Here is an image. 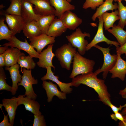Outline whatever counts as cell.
<instances>
[{"label":"cell","mask_w":126,"mask_h":126,"mask_svg":"<svg viewBox=\"0 0 126 126\" xmlns=\"http://www.w3.org/2000/svg\"><path fill=\"white\" fill-rule=\"evenodd\" d=\"M92 72L78 75L72 79V86L78 87L80 84L93 88L98 94L99 100L105 105L111 101L110 95L104 80L98 78Z\"/></svg>","instance_id":"6da1fadb"},{"label":"cell","mask_w":126,"mask_h":126,"mask_svg":"<svg viewBox=\"0 0 126 126\" xmlns=\"http://www.w3.org/2000/svg\"><path fill=\"white\" fill-rule=\"evenodd\" d=\"M82 55L77 52L74 55L72 63L73 69L69 76L70 78L80 74L93 72L95 62Z\"/></svg>","instance_id":"7a4b0ae2"},{"label":"cell","mask_w":126,"mask_h":126,"mask_svg":"<svg viewBox=\"0 0 126 126\" xmlns=\"http://www.w3.org/2000/svg\"><path fill=\"white\" fill-rule=\"evenodd\" d=\"M76 49L69 42L64 44L56 49L55 56L59 61L62 68L68 70H70L71 64L77 52Z\"/></svg>","instance_id":"3957f363"},{"label":"cell","mask_w":126,"mask_h":126,"mask_svg":"<svg viewBox=\"0 0 126 126\" xmlns=\"http://www.w3.org/2000/svg\"><path fill=\"white\" fill-rule=\"evenodd\" d=\"M94 47L98 49L103 53L104 57V62L102 67L99 68L94 73L97 75L103 72L102 77L105 79L109 71L115 64L117 59V55H111L110 52V47L106 48L101 47L96 44Z\"/></svg>","instance_id":"277c9868"},{"label":"cell","mask_w":126,"mask_h":126,"mask_svg":"<svg viewBox=\"0 0 126 126\" xmlns=\"http://www.w3.org/2000/svg\"><path fill=\"white\" fill-rule=\"evenodd\" d=\"M86 37H90V34L86 32H82L80 29L78 28L74 32L66 37L69 42L74 47L77 49L78 53L83 55L85 53L86 48L88 44L87 40L85 39Z\"/></svg>","instance_id":"5b68a950"},{"label":"cell","mask_w":126,"mask_h":126,"mask_svg":"<svg viewBox=\"0 0 126 126\" xmlns=\"http://www.w3.org/2000/svg\"><path fill=\"white\" fill-rule=\"evenodd\" d=\"M23 75L21 77V81L18 83V86H23L25 89L24 97L35 100L37 95L35 93L33 87V85L37 84L38 80L35 79L32 75L31 70H27L24 68L22 69Z\"/></svg>","instance_id":"8992f818"},{"label":"cell","mask_w":126,"mask_h":126,"mask_svg":"<svg viewBox=\"0 0 126 126\" xmlns=\"http://www.w3.org/2000/svg\"><path fill=\"white\" fill-rule=\"evenodd\" d=\"M10 47L16 48L22 50L27 53L33 58H38L40 54L34 49V48L29 44L27 40L25 39L24 42L20 41L14 35L8 42L2 45Z\"/></svg>","instance_id":"52a82bcc"},{"label":"cell","mask_w":126,"mask_h":126,"mask_svg":"<svg viewBox=\"0 0 126 126\" xmlns=\"http://www.w3.org/2000/svg\"><path fill=\"white\" fill-rule=\"evenodd\" d=\"M98 18L99 22L97 32L93 39L87 46L86 51L90 50L98 43L102 42H105L108 45H113L116 47H119L120 45L118 42L110 40L105 36L103 32V21L102 15Z\"/></svg>","instance_id":"ba28073f"},{"label":"cell","mask_w":126,"mask_h":126,"mask_svg":"<svg viewBox=\"0 0 126 126\" xmlns=\"http://www.w3.org/2000/svg\"><path fill=\"white\" fill-rule=\"evenodd\" d=\"M5 16L9 28L15 34L23 30L27 23L21 15L5 14Z\"/></svg>","instance_id":"9c48e42d"},{"label":"cell","mask_w":126,"mask_h":126,"mask_svg":"<svg viewBox=\"0 0 126 126\" xmlns=\"http://www.w3.org/2000/svg\"><path fill=\"white\" fill-rule=\"evenodd\" d=\"M35 5V13L41 16L54 15L56 11L49 0H28Z\"/></svg>","instance_id":"30bf717a"},{"label":"cell","mask_w":126,"mask_h":126,"mask_svg":"<svg viewBox=\"0 0 126 126\" xmlns=\"http://www.w3.org/2000/svg\"><path fill=\"white\" fill-rule=\"evenodd\" d=\"M55 38L50 36L47 34H42L29 39L30 44L35 49L39 54L44 48L49 44H53L55 41Z\"/></svg>","instance_id":"8fae6325"},{"label":"cell","mask_w":126,"mask_h":126,"mask_svg":"<svg viewBox=\"0 0 126 126\" xmlns=\"http://www.w3.org/2000/svg\"><path fill=\"white\" fill-rule=\"evenodd\" d=\"M47 72L46 74L42 77L41 79L42 81L46 80H49L55 82L59 86L61 91L66 94L71 93L73 89L70 87L72 86V82L65 83L60 81L59 79V77L54 75V73L52 70L51 67L49 66L47 67L46 68Z\"/></svg>","instance_id":"7c38bea8"},{"label":"cell","mask_w":126,"mask_h":126,"mask_svg":"<svg viewBox=\"0 0 126 126\" xmlns=\"http://www.w3.org/2000/svg\"><path fill=\"white\" fill-rule=\"evenodd\" d=\"M67 29L74 30L82 23V20L71 10L65 12L60 18Z\"/></svg>","instance_id":"4fadbf2b"},{"label":"cell","mask_w":126,"mask_h":126,"mask_svg":"<svg viewBox=\"0 0 126 126\" xmlns=\"http://www.w3.org/2000/svg\"><path fill=\"white\" fill-rule=\"evenodd\" d=\"M53 45V44H49L46 49L40 53L38 58L39 60L37 63L39 67L46 68L47 67L49 66L53 67L54 69H55L52 63V59L55 56V54L52 52Z\"/></svg>","instance_id":"5bb4252c"},{"label":"cell","mask_w":126,"mask_h":126,"mask_svg":"<svg viewBox=\"0 0 126 126\" xmlns=\"http://www.w3.org/2000/svg\"><path fill=\"white\" fill-rule=\"evenodd\" d=\"M42 85L43 88L46 91L47 97V101L48 102H51L55 96H57L60 99H66V94L60 91L58 89L56 84H53L49 81L48 82L45 80L43 81Z\"/></svg>","instance_id":"9a60e30c"},{"label":"cell","mask_w":126,"mask_h":126,"mask_svg":"<svg viewBox=\"0 0 126 126\" xmlns=\"http://www.w3.org/2000/svg\"><path fill=\"white\" fill-rule=\"evenodd\" d=\"M33 5L28 0H22L21 16L27 23L34 20L37 21L41 16L35 13Z\"/></svg>","instance_id":"2e32d148"},{"label":"cell","mask_w":126,"mask_h":126,"mask_svg":"<svg viewBox=\"0 0 126 126\" xmlns=\"http://www.w3.org/2000/svg\"><path fill=\"white\" fill-rule=\"evenodd\" d=\"M117 59L114 66L109 71L112 78H118L122 81L125 80L126 74V61L121 57V55L117 53Z\"/></svg>","instance_id":"e0dca14e"},{"label":"cell","mask_w":126,"mask_h":126,"mask_svg":"<svg viewBox=\"0 0 126 126\" xmlns=\"http://www.w3.org/2000/svg\"><path fill=\"white\" fill-rule=\"evenodd\" d=\"M18 105L23 104L26 110L28 111L34 115L42 114L39 111L40 105L35 100L24 96V95H19L17 97Z\"/></svg>","instance_id":"ac0fdd59"},{"label":"cell","mask_w":126,"mask_h":126,"mask_svg":"<svg viewBox=\"0 0 126 126\" xmlns=\"http://www.w3.org/2000/svg\"><path fill=\"white\" fill-rule=\"evenodd\" d=\"M51 5L54 8L55 16L60 18L66 12L75 9V6L70 4L66 0H49Z\"/></svg>","instance_id":"d6986e66"},{"label":"cell","mask_w":126,"mask_h":126,"mask_svg":"<svg viewBox=\"0 0 126 126\" xmlns=\"http://www.w3.org/2000/svg\"><path fill=\"white\" fill-rule=\"evenodd\" d=\"M2 106L7 112L9 119V122L13 126L16 110L18 106L17 98L14 97L9 99L4 98L2 100Z\"/></svg>","instance_id":"ffe728a7"},{"label":"cell","mask_w":126,"mask_h":126,"mask_svg":"<svg viewBox=\"0 0 126 126\" xmlns=\"http://www.w3.org/2000/svg\"><path fill=\"white\" fill-rule=\"evenodd\" d=\"M20 67L18 63L10 67H5V70L9 72L12 81V94L14 95L18 89V84L21 80L22 76L20 73L19 69Z\"/></svg>","instance_id":"44dd1931"},{"label":"cell","mask_w":126,"mask_h":126,"mask_svg":"<svg viewBox=\"0 0 126 126\" xmlns=\"http://www.w3.org/2000/svg\"><path fill=\"white\" fill-rule=\"evenodd\" d=\"M24 54L17 48H8L4 53L6 66L10 67L17 63L20 56Z\"/></svg>","instance_id":"7402d4cb"},{"label":"cell","mask_w":126,"mask_h":126,"mask_svg":"<svg viewBox=\"0 0 126 126\" xmlns=\"http://www.w3.org/2000/svg\"><path fill=\"white\" fill-rule=\"evenodd\" d=\"M67 29L60 18H55L50 25L47 34L50 36L57 37L61 36Z\"/></svg>","instance_id":"603a6c76"},{"label":"cell","mask_w":126,"mask_h":126,"mask_svg":"<svg viewBox=\"0 0 126 126\" xmlns=\"http://www.w3.org/2000/svg\"><path fill=\"white\" fill-rule=\"evenodd\" d=\"M113 0H105L104 3L97 8L95 13L91 17L92 20L95 21L97 18L101 16L104 13L109 10H116L118 9V4L116 3L113 4Z\"/></svg>","instance_id":"cb8c5ba5"},{"label":"cell","mask_w":126,"mask_h":126,"mask_svg":"<svg viewBox=\"0 0 126 126\" xmlns=\"http://www.w3.org/2000/svg\"><path fill=\"white\" fill-rule=\"evenodd\" d=\"M24 35L29 39L38 36L42 33L35 20L27 23L23 30Z\"/></svg>","instance_id":"d4e9b609"},{"label":"cell","mask_w":126,"mask_h":126,"mask_svg":"<svg viewBox=\"0 0 126 126\" xmlns=\"http://www.w3.org/2000/svg\"><path fill=\"white\" fill-rule=\"evenodd\" d=\"M102 17L105 30L112 27L115 22L119 19L118 10L110 13L106 12L102 15Z\"/></svg>","instance_id":"484cf974"},{"label":"cell","mask_w":126,"mask_h":126,"mask_svg":"<svg viewBox=\"0 0 126 126\" xmlns=\"http://www.w3.org/2000/svg\"><path fill=\"white\" fill-rule=\"evenodd\" d=\"M54 15L41 16L37 21L39 27L42 34H47L48 29L55 18Z\"/></svg>","instance_id":"4316f807"},{"label":"cell","mask_w":126,"mask_h":126,"mask_svg":"<svg viewBox=\"0 0 126 126\" xmlns=\"http://www.w3.org/2000/svg\"><path fill=\"white\" fill-rule=\"evenodd\" d=\"M107 30L116 38L120 46H122L126 42V31L118 24H114L112 29Z\"/></svg>","instance_id":"83f0119b"},{"label":"cell","mask_w":126,"mask_h":126,"mask_svg":"<svg viewBox=\"0 0 126 126\" xmlns=\"http://www.w3.org/2000/svg\"><path fill=\"white\" fill-rule=\"evenodd\" d=\"M18 63L21 67V71L22 72V68L27 70H31L34 68L36 64L33 59V57L29 55L26 56L24 54L21 55L18 60Z\"/></svg>","instance_id":"f1b7e54d"},{"label":"cell","mask_w":126,"mask_h":126,"mask_svg":"<svg viewBox=\"0 0 126 126\" xmlns=\"http://www.w3.org/2000/svg\"><path fill=\"white\" fill-rule=\"evenodd\" d=\"M4 18L0 20V40L5 39L9 41L16 34L5 23Z\"/></svg>","instance_id":"f546056e"},{"label":"cell","mask_w":126,"mask_h":126,"mask_svg":"<svg viewBox=\"0 0 126 126\" xmlns=\"http://www.w3.org/2000/svg\"><path fill=\"white\" fill-rule=\"evenodd\" d=\"M8 7L4 11L5 14L21 15L22 0H10Z\"/></svg>","instance_id":"4dcf8cb0"},{"label":"cell","mask_w":126,"mask_h":126,"mask_svg":"<svg viewBox=\"0 0 126 126\" xmlns=\"http://www.w3.org/2000/svg\"><path fill=\"white\" fill-rule=\"evenodd\" d=\"M119 21L118 25L123 28L126 25V6L121 1L118 2Z\"/></svg>","instance_id":"1f68e13d"},{"label":"cell","mask_w":126,"mask_h":126,"mask_svg":"<svg viewBox=\"0 0 126 126\" xmlns=\"http://www.w3.org/2000/svg\"><path fill=\"white\" fill-rule=\"evenodd\" d=\"M6 79L4 70L3 67H0V90H6L11 92L12 86L7 83Z\"/></svg>","instance_id":"d6a6232c"},{"label":"cell","mask_w":126,"mask_h":126,"mask_svg":"<svg viewBox=\"0 0 126 126\" xmlns=\"http://www.w3.org/2000/svg\"><path fill=\"white\" fill-rule=\"evenodd\" d=\"M104 0H85L82 7L84 9L90 8L93 10H95L97 7H99L104 3Z\"/></svg>","instance_id":"836d02e7"},{"label":"cell","mask_w":126,"mask_h":126,"mask_svg":"<svg viewBox=\"0 0 126 126\" xmlns=\"http://www.w3.org/2000/svg\"><path fill=\"white\" fill-rule=\"evenodd\" d=\"M34 119L33 124V126H46V122L44 116L42 114L34 115Z\"/></svg>","instance_id":"e575fe53"},{"label":"cell","mask_w":126,"mask_h":126,"mask_svg":"<svg viewBox=\"0 0 126 126\" xmlns=\"http://www.w3.org/2000/svg\"><path fill=\"white\" fill-rule=\"evenodd\" d=\"M106 105L109 107L114 113H115L121 110L122 108L126 107V103L123 105H120L119 107H118L113 104L111 101H108L107 102Z\"/></svg>","instance_id":"d590c367"},{"label":"cell","mask_w":126,"mask_h":126,"mask_svg":"<svg viewBox=\"0 0 126 126\" xmlns=\"http://www.w3.org/2000/svg\"><path fill=\"white\" fill-rule=\"evenodd\" d=\"M110 116L112 119L115 121H117L118 120L122 122L124 121V118L123 115L121 113L118 112L110 115Z\"/></svg>","instance_id":"8d00e7d4"},{"label":"cell","mask_w":126,"mask_h":126,"mask_svg":"<svg viewBox=\"0 0 126 126\" xmlns=\"http://www.w3.org/2000/svg\"><path fill=\"white\" fill-rule=\"evenodd\" d=\"M116 52L121 55L125 54L126 56V42L122 46L116 47Z\"/></svg>","instance_id":"74e56055"},{"label":"cell","mask_w":126,"mask_h":126,"mask_svg":"<svg viewBox=\"0 0 126 126\" xmlns=\"http://www.w3.org/2000/svg\"><path fill=\"white\" fill-rule=\"evenodd\" d=\"M4 115V118L2 121L0 123V126H12L11 125L9 122L8 118V114L6 115H5L2 111Z\"/></svg>","instance_id":"f35d334b"},{"label":"cell","mask_w":126,"mask_h":126,"mask_svg":"<svg viewBox=\"0 0 126 126\" xmlns=\"http://www.w3.org/2000/svg\"><path fill=\"white\" fill-rule=\"evenodd\" d=\"M5 66V62L4 53L0 54V67Z\"/></svg>","instance_id":"ab89813d"},{"label":"cell","mask_w":126,"mask_h":126,"mask_svg":"<svg viewBox=\"0 0 126 126\" xmlns=\"http://www.w3.org/2000/svg\"><path fill=\"white\" fill-rule=\"evenodd\" d=\"M124 118V121L122 122L120 121L118 123V126H126V114L123 115Z\"/></svg>","instance_id":"60d3db41"},{"label":"cell","mask_w":126,"mask_h":126,"mask_svg":"<svg viewBox=\"0 0 126 126\" xmlns=\"http://www.w3.org/2000/svg\"><path fill=\"white\" fill-rule=\"evenodd\" d=\"M8 46H4L0 47V54L3 53L8 48Z\"/></svg>","instance_id":"b9f144b4"},{"label":"cell","mask_w":126,"mask_h":126,"mask_svg":"<svg viewBox=\"0 0 126 126\" xmlns=\"http://www.w3.org/2000/svg\"><path fill=\"white\" fill-rule=\"evenodd\" d=\"M123 98L126 99V93L121 96ZM121 113L124 115L126 114V106L122 110Z\"/></svg>","instance_id":"7bdbcfd3"},{"label":"cell","mask_w":126,"mask_h":126,"mask_svg":"<svg viewBox=\"0 0 126 126\" xmlns=\"http://www.w3.org/2000/svg\"><path fill=\"white\" fill-rule=\"evenodd\" d=\"M126 93V87L123 89L120 90L119 94L121 96Z\"/></svg>","instance_id":"ee69618b"},{"label":"cell","mask_w":126,"mask_h":126,"mask_svg":"<svg viewBox=\"0 0 126 126\" xmlns=\"http://www.w3.org/2000/svg\"><path fill=\"white\" fill-rule=\"evenodd\" d=\"M115 2H118L119 1H122L123 0L126 2V0H113Z\"/></svg>","instance_id":"f6af8a7d"},{"label":"cell","mask_w":126,"mask_h":126,"mask_svg":"<svg viewBox=\"0 0 126 126\" xmlns=\"http://www.w3.org/2000/svg\"><path fill=\"white\" fill-rule=\"evenodd\" d=\"M68 2H69V3H70V2H71L72 0H66Z\"/></svg>","instance_id":"bcb514c9"},{"label":"cell","mask_w":126,"mask_h":126,"mask_svg":"<svg viewBox=\"0 0 126 126\" xmlns=\"http://www.w3.org/2000/svg\"><path fill=\"white\" fill-rule=\"evenodd\" d=\"M1 6H1H1H0V7H1ZM3 5H2V8H3Z\"/></svg>","instance_id":"7dc6e473"},{"label":"cell","mask_w":126,"mask_h":126,"mask_svg":"<svg viewBox=\"0 0 126 126\" xmlns=\"http://www.w3.org/2000/svg\"></svg>","instance_id":"c3c4849f"}]
</instances>
